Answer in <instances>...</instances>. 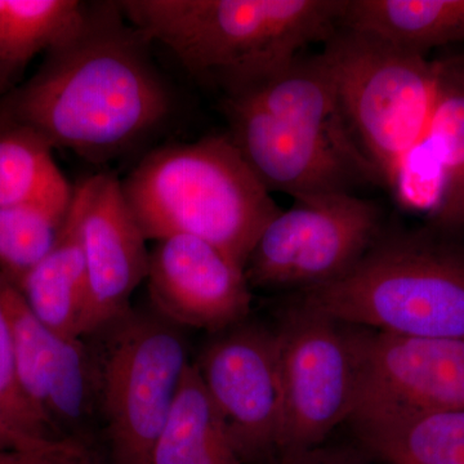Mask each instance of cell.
Segmentation results:
<instances>
[{
    "instance_id": "cell-1",
    "label": "cell",
    "mask_w": 464,
    "mask_h": 464,
    "mask_svg": "<svg viewBox=\"0 0 464 464\" xmlns=\"http://www.w3.org/2000/svg\"><path fill=\"white\" fill-rule=\"evenodd\" d=\"M150 44L118 2L88 5L83 24L0 101V112L53 149L108 161L154 132L172 111V94Z\"/></svg>"
},
{
    "instance_id": "cell-2",
    "label": "cell",
    "mask_w": 464,
    "mask_h": 464,
    "mask_svg": "<svg viewBox=\"0 0 464 464\" xmlns=\"http://www.w3.org/2000/svg\"><path fill=\"white\" fill-rule=\"evenodd\" d=\"M346 0H124V17L224 99L256 90L340 26Z\"/></svg>"
},
{
    "instance_id": "cell-3",
    "label": "cell",
    "mask_w": 464,
    "mask_h": 464,
    "mask_svg": "<svg viewBox=\"0 0 464 464\" xmlns=\"http://www.w3.org/2000/svg\"><path fill=\"white\" fill-rule=\"evenodd\" d=\"M121 183L146 239L192 235L244 270L266 226L282 210L228 133L152 150Z\"/></svg>"
},
{
    "instance_id": "cell-4",
    "label": "cell",
    "mask_w": 464,
    "mask_h": 464,
    "mask_svg": "<svg viewBox=\"0 0 464 464\" xmlns=\"http://www.w3.org/2000/svg\"><path fill=\"white\" fill-rule=\"evenodd\" d=\"M432 232H382L337 282L297 304L337 322L420 338L464 340V246Z\"/></svg>"
},
{
    "instance_id": "cell-5",
    "label": "cell",
    "mask_w": 464,
    "mask_h": 464,
    "mask_svg": "<svg viewBox=\"0 0 464 464\" xmlns=\"http://www.w3.org/2000/svg\"><path fill=\"white\" fill-rule=\"evenodd\" d=\"M322 54L353 139L381 181L393 186L406 159L429 136L438 63L341 26Z\"/></svg>"
},
{
    "instance_id": "cell-6",
    "label": "cell",
    "mask_w": 464,
    "mask_h": 464,
    "mask_svg": "<svg viewBox=\"0 0 464 464\" xmlns=\"http://www.w3.org/2000/svg\"><path fill=\"white\" fill-rule=\"evenodd\" d=\"M84 338L111 464H149L192 362L182 326L152 306L130 307Z\"/></svg>"
},
{
    "instance_id": "cell-7",
    "label": "cell",
    "mask_w": 464,
    "mask_h": 464,
    "mask_svg": "<svg viewBox=\"0 0 464 464\" xmlns=\"http://www.w3.org/2000/svg\"><path fill=\"white\" fill-rule=\"evenodd\" d=\"M381 210L353 192L295 200L274 217L246 265L250 288H316L337 282L382 235Z\"/></svg>"
},
{
    "instance_id": "cell-8",
    "label": "cell",
    "mask_w": 464,
    "mask_h": 464,
    "mask_svg": "<svg viewBox=\"0 0 464 464\" xmlns=\"http://www.w3.org/2000/svg\"><path fill=\"white\" fill-rule=\"evenodd\" d=\"M275 331L283 390L280 456L319 447L348 422L357 374L346 324L295 302Z\"/></svg>"
},
{
    "instance_id": "cell-9",
    "label": "cell",
    "mask_w": 464,
    "mask_h": 464,
    "mask_svg": "<svg viewBox=\"0 0 464 464\" xmlns=\"http://www.w3.org/2000/svg\"><path fill=\"white\" fill-rule=\"evenodd\" d=\"M194 362L232 447L244 464H268L283 433L279 341L246 320L213 333Z\"/></svg>"
},
{
    "instance_id": "cell-10",
    "label": "cell",
    "mask_w": 464,
    "mask_h": 464,
    "mask_svg": "<svg viewBox=\"0 0 464 464\" xmlns=\"http://www.w3.org/2000/svg\"><path fill=\"white\" fill-rule=\"evenodd\" d=\"M232 142L268 191L297 199L353 192L374 181L371 164L338 143L244 99H225Z\"/></svg>"
},
{
    "instance_id": "cell-11",
    "label": "cell",
    "mask_w": 464,
    "mask_h": 464,
    "mask_svg": "<svg viewBox=\"0 0 464 464\" xmlns=\"http://www.w3.org/2000/svg\"><path fill=\"white\" fill-rule=\"evenodd\" d=\"M7 304L14 372L27 404L54 439L92 442L101 414L96 364L87 340L52 332L34 316L14 285Z\"/></svg>"
},
{
    "instance_id": "cell-12",
    "label": "cell",
    "mask_w": 464,
    "mask_h": 464,
    "mask_svg": "<svg viewBox=\"0 0 464 464\" xmlns=\"http://www.w3.org/2000/svg\"><path fill=\"white\" fill-rule=\"evenodd\" d=\"M347 332L356 365L355 411H464V340L408 337L353 325Z\"/></svg>"
},
{
    "instance_id": "cell-13",
    "label": "cell",
    "mask_w": 464,
    "mask_h": 464,
    "mask_svg": "<svg viewBox=\"0 0 464 464\" xmlns=\"http://www.w3.org/2000/svg\"><path fill=\"white\" fill-rule=\"evenodd\" d=\"M150 252L151 306L177 325L225 331L246 320L252 293L246 271L221 249L192 235L155 241Z\"/></svg>"
},
{
    "instance_id": "cell-14",
    "label": "cell",
    "mask_w": 464,
    "mask_h": 464,
    "mask_svg": "<svg viewBox=\"0 0 464 464\" xmlns=\"http://www.w3.org/2000/svg\"><path fill=\"white\" fill-rule=\"evenodd\" d=\"M145 235L121 191V179L96 173L82 218L87 295L81 337L123 315L137 286L148 279L150 252Z\"/></svg>"
},
{
    "instance_id": "cell-15",
    "label": "cell",
    "mask_w": 464,
    "mask_h": 464,
    "mask_svg": "<svg viewBox=\"0 0 464 464\" xmlns=\"http://www.w3.org/2000/svg\"><path fill=\"white\" fill-rule=\"evenodd\" d=\"M96 174L74 185L65 225L51 252L17 286L26 306L48 329L63 337H81L87 271L82 218Z\"/></svg>"
},
{
    "instance_id": "cell-16",
    "label": "cell",
    "mask_w": 464,
    "mask_h": 464,
    "mask_svg": "<svg viewBox=\"0 0 464 464\" xmlns=\"http://www.w3.org/2000/svg\"><path fill=\"white\" fill-rule=\"evenodd\" d=\"M348 422L380 464H464V411L356 409Z\"/></svg>"
},
{
    "instance_id": "cell-17",
    "label": "cell",
    "mask_w": 464,
    "mask_h": 464,
    "mask_svg": "<svg viewBox=\"0 0 464 464\" xmlns=\"http://www.w3.org/2000/svg\"><path fill=\"white\" fill-rule=\"evenodd\" d=\"M340 26L424 56L464 41V0H346Z\"/></svg>"
},
{
    "instance_id": "cell-18",
    "label": "cell",
    "mask_w": 464,
    "mask_h": 464,
    "mask_svg": "<svg viewBox=\"0 0 464 464\" xmlns=\"http://www.w3.org/2000/svg\"><path fill=\"white\" fill-rule=\"evenodd\" d=\"M439 96L426 143L440 170L433 230L453 237L464 230V63H438Z\"/></svg>"
},
{
    "instance_id": "cell-19",
    "label": "cell",
    "mask_w": 464,
    "mask_h": 464,
    "mask_svg": "<svg viewBox=\"0 0 464 464\" xmlns=\"http://www.w3.org/2000/svg\"><path fill=\"white\" fill-rule=\"evenodd\" d=\"M149 464H244L208 398L194 362L186 371Z\"/></svg>"
},
{
    "instance_id": "cell-20",
    "label": "cell",
    "mask_w": 464,
    "mask_h": 464,
    "mask_svg": "<svg viewBox=\"0 0 464 464\" xmlns=\"http://www.w3.org/2000/svg\"><path fill=\"white\" fill-rule=\"evenodd\" d=\"M53 150L23 125L8 123L0 130V208L72 203L74 186L57 167Z\"/></svg>"
},
{
    "instance_id": "cell-21",
    "label": "cell",
    "mask_w": 464,
    "mask_h": 464,
    "mask_svg": "<svg viewBox=\"0 0 464 464\" xmlns=\"http://www.w3.org/2000/svg\"><path fill=\"white\" fill-rule=\"evenodd\" d=\"M87 11L79 0H0V56L23 70L72 35Z\"/></svg>"
},
{
    "instance_id": "cell-22",
    "label": "cell",
    "mask_w": 464,
    "mask_h": 464,
    "mask_svg": "<svg viewBox=\"0 0 464 464\" xmlns=\"http://www.w3.org/2000/svg\"><path fill=\"white\" fill-rule=\"evenodd\" d=\"M70 204L0 208V275L14 288L53 248Z\"/></svg>"
},
{
    "instance_id": "cell-23",
    "label": "cell",
    "mask_w": 464,
    "mask_h": 464,
    "mask_svg": "<svg viewBox=\"0 0 464 464\" xmlns=\"http://www.w3.org/2000/svg\"><path fill=\"white\" fill-rule=\"evenodd\" d=\"M12 284L0 275V405L27 432L42 439H54L34 413L21 393L14 372V334L8 313V290Z\"/></svg>"
},
{
    "instance_id": "cell-24",
    "label": "cell",
    "mask_w": 464,
    "mask_h": 464,
    "mask_svg": "<svg viewBox=\"0 0 464 464\" xmlns=\"http://www.w3.org/2000/svg\"><path fill=\"white\" fill-rule=\"evenodd\" d=\"M0 464H108L92 442L53 439L33 448L0 450Z\"/></svg>"
},
{
    "instance_id": "cell-25",
    "label": "cell",
    "mask_w": 464,
    "mask_h": 464,
    "mask_svg": "<svg viewBox=\"0 0 464 464\" xmlns=\"http://www.w3.org/2000/svg\"><path fill=\"white\" fill-rule=\"evenodd\" d=\"M268 464H375L362 449L319 447L280 454Z\"/></svg>"
},
{
    "instance_id": "cell-26",
    "label": "cell",
    "mask_w": 464,
    "mask_h": 464,
    "mask_svg": "<svg viewBox=\"0 0 464 464\" xmlns=\"http://www.w3.org/2000/svg\"><path fill=\"white\" fill-rule=\"evenodd\" d=\"M53 439H42L24 430L0 405V450L33 448Z\"/></svg>"
},
{
    "instance_id": "cell-27",
    "label": "cell",
    "mask_w": 464,
    "mask_h": 464,
    "mask_svg": "<svg viewBox=\"0 0 464 464\" xmlns=\"http://www.w3.org/2000/svg\"><path fill=\"white\" fill-rule=\"evenodd\" d=\"M21 69L9 63L5 57L0 56V101L12 91L14 79L20 74Z\"/></svg>"
},
{
    "instance_id": "cell-28",
    "label": "cell",
    "mask_w": 464,
    "mask_h": 464,
    "mask_svg": "<svg viewBox=\"0 0 464 464\" xmlns=\"http://www.w3.org/2000/svg\"><path fill=\"white\" fill-rule=\"evenodd\" d=\"M7 121H5V116H3L2 114H0V130H3V128L5 127V125H7Z\"/></svg>"
}]
</instances>
